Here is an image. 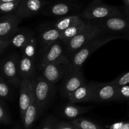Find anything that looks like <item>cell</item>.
<instances>
[{
    "instance_id": "6da1fadb",
    "label": "cell",
    "mask_w": 129,
    "mask_h": 129,
    "mask_svg": "<svg viewBox=\"0 0 129 129\" xmlns=\"http://www.w3.org/2000/svg\"><path fill=\"white\" fill-rule=\"evenodd\" d=\"M122 36L116 34H102L94 38L83 45L79 50L71 55L69 58L73 69H81L84 62L94 52L103 45L111 40L120 39Z\"/></svg>"
},
{
    "instance_id": "7a4b0ae2",
    "label": "cell",
    "mask_w": 129,
    "mask_h": 129,
    "mask_svg": "<svg viewBox=\"0 0 129 129\" xmlns=\"http://www.w3.org/2000/svg\"><path fill=\"white\" fill-rule=\"evenodd\" d=\"M104 34L105 33L94 20H89L83 31L64 44L66 51L73 55L91 40Z\"/></svg>"
},
{
    "instance_id": "3957f363",
    "label": "cell",
    "mask_w": 129,
    "mask_h": 129,
    "mask_svg": "<svg viewBox=\"0 0 129 129\" xmlns=\"http://www.w3.org/2000/svg\"><path fill=\"white\" fill-rule=\"evenodd\" d=\"M73 69L70 59L64 54L47 66L42 71V75L50 83L55 84L62 79Z\"/></svg>"
},
{
    "instance_id": "277c9868",
    "label": "cell",
    "mask_w": 129,
    "mask_h": 129,
    "mask_svg": "<svg viewBox=\"0 0 129 129\" xmlns=\"http://www.w3.org/2000/svg\"><path fill=\"white\" fill-rule=\"evenodd\" d=\"M22 19L14 13L3 15L0 18V54L10 45V40L18 28Z\"/></svg>"
},
{
    "instance_id": "5b68a950",
    "label": "cell",
    "mask_w": 129,
    "mask_h": 129,
    "mask_svg": "<svg viewBox=\"0 0 129 129\" xmlns=\"http://www.w3.org/2000/svg\"><path fill=\"white\" fill-rule=\"evenodd\" d=\"M54 84L42 75L34 78V94L41 113L44 112L54 95Z\"/></svg>"
},
{
    "instance_id": "8992f818",
    "label": "cell",
    "mask_w": 129,
    "mask_h": 129,
    "mask_svg": "<svg viewBox=\"0 0 129 129\" xmlns=\"http://www.w3.org/2000/svg\"><path fill=\"white\" fill-rule=\"evenodd\" d=\"M86 20H98L113 16H123L117 8L102 3L101 1H93L83 12Z\"/></svg>"
},
{
    "instance_id": "52a82bcc",
    "label": "cell",
    "mask_w": 129,
    "mask_h": 129,
    "mask_svg": "<svg viewBox=\"0 0 129 129\" xmlns=\"http://www.w3.org/2000/svg\"><path fill=\"white\" fill-rule=\"evenodd\" d=\"M19 58L16 55H9L1 65V76L13 88L20 87L22 80L18 73Z\"/></svg>"
},
{
    "instance_id": "ba28073f",
    "label": "cell",
    "mask_w": 129,
    "mask_h": 129,
    "mask_svg": "<svg viewBox=\"0 0 129 129\" xmlns=\"http://www.w3.org/2000/svg\"><path fill=\"white\" fill-rule=\"evenodd\" d=\"M105 33L119 34L129 33V17L113 16L102 20H94Z\"/></svg>"
},
{
    "instance_id": "9c48e42d",
    "label": "cell",
    "mask_w": 129,
    "mask_h": 129,
    "mask_svg": "<svg viewBox=\"0 0 129 129\" xmlns=\"http://www.w3.org/2000/svg\"><path fill=\"white\" fill-rule=\"evenodd\" d=\"M93 88V98L94 102H116L118 87L112 82L105 83H91Z\"/></svg>"
},
{
    "instance_id": "30bf717a",
    "label": "cell",
    "mask_w": 129,
    "mask_h": 129,
    "mask_svg": "<svg viewBox=\"0 0 129 129\" xmlns=\"http://www.w3.org/2000/svg\"><path fill=\"white\" fill-rule=\"evenodd\" d=\"M62 79L60 93L66 98L76 89L86 83L81 69H73Z\"/></svg>"
},
{
    "instance_id": "8fae6325",
    "label": "cell",
    "mask_w": 129,
    "mask_h": 129,
    "mask_svg": "<svg viewBox=\"0 0 129 129\" xmlns=\"http://www.w3.org/2000/svg\"><path fill=\"white\" fill-rule=\"evenodd\" d=\"M64 44L60 40L42 49L41 57L39 59V69L42 71L50 63L60 57L64 54Z\"/></svg>"
},
{
    "instance_id": "7c38bea8",
    "label": "cell",
    "mask_w": 129,
    "mask_h": 129,
    "mask_svg": "<svg viewBox=\"0 0 129 129\" xmlns=\"http://www.w3.org/2000/svg\"><path fill=\"white\" fill-rule=\"evenodd\" d=\"M34 94V79L22 80L20 86L19 107L20 116L23 119L26 109L31 103Z\"/></svg>"
},
{
    "instance_id": "4fadbf2b",
    "label": "cell",
    "mask_w": 129,
    "mask_h": 129,
    "mask_svg": "<svg viewBox=\"0 0 129 129\" xmlns=\"http://www.w3.org/2000/svg\"><path fill=\"white\" fill-rule=\"evenodd\" d=\"M45 5L44 0H21L14 14L21 19L30 17L39 13Z\"/></svg>"
},
{
    "instance_id": "5bb4252c",
    "label": "cell",
    "mask_w": 129,
    "mask_h": 129,
    "mask_svg": "<svg viewBox=\"0 0 129 129\" xmlns=\"http://www.w3.org/2000/svg\"><path fill=\"white\" fill-rule=\"evenodd\" d=\"M93 88L91 83H85L69 94L67 99L69 103H79L92 101Z\"/></svg>"
},
{
    "instance_id": "9a60e30c",
    "label": "cell",
    "mask_w": 129,
    "mask_h": 129,
    "mask_svg": "<svg viewBox=\"0 0 129 129\" xmlns=\"http://www.w3.org/2000/svg\"><path fill=\"white\" fill-rule=\"evenodd\" d=\"M61 31L55 28L52 26L42 29L39 34L38 40L39 42L42 49L47 47L53 43L60 39Z\"/></svg>"
},
{
    "instance_id": "2e32d148",
    "label": "cell",
    "mask_w": 129,
    "mask_h": 129,
    "mask_svg": "<svg viewBox=\"0 0 129 129\" xmlns=\"http://www.w3.org/2000/svg\"><path fill=\"white\" fill-rule=\"evenodd\" d=\"M33 59L22 55L19 59L18 73L21 80L34 79L35 67Z\"/></svg>"
},
{
    "instance_id": "e0dca14e",
    "label": "cell",
    "mask_w": 129,
    "mask_h": 129,
    "mask_svg": "<svg viewBox=\"0 0 129 129\" xmlns=\"http://www.w3.org/2000/svg\"><path fill=\"white\" fill-rule=\"evenodd\" d=\"M40 113H42L40 112L36 99H35V94H34L31 103L26 109L23 118L21 120L25 128L30 129L31 128L39 117V115H40Z\"/></svg>"
},
{
    "instance_id": "ac0fdd59",
    "label": "cell",
    "mask_w": 129,
    "mask_h": 129,
    "mask_svg": "<svg viewBox=\"0 0 129 129\" xmlns=\"http://www.w3.org/2000/svg\"><path fill=\"white\" fill-rule=\"evenodd\" d=\"M93 108V107H81L76 105L75 103H69L63 106L61 108V113L66 118L74 119Z\"/></svg>"
},
{
    "instance_id": "d6986e66",
    "label": "cell",
    "mask_w": 129,
    "mask_h": 129,
    "mask_svg": "<svg viewBox=\"0 0 129 129\" xmlns=\"http://www.w3.org/2000/svg\"><path fill=\"white\" fill-rule=\"evenodd\" d=\"M32 31L22 28H18L10 40V45L21 49L28 40Z\"/></svg>"
},
{
    "instance_id": "ffe728a7",
    "label": "cell",
    "mask_w": 129,
    "mask_h": 129,
    "mask_svg": "<svg viewBox=\"0 0 129 129\" xmlns=\"http://www.w3.org/2000/svg\"><path fill=\"white\" fill-rule=\"evenodd\" d=\"M83 22H84V21L79 16H76V15H70V16H64L59 19L55 21L51 26L57 29L60 31H62L73 25Z\"/></svg>"
},
{
    "instance_id": "44dd1931",
    "label": "cell",
    "mask_w": 129,
    "mask_h": 129,
    "mask_svg": "<svg viewBox=\"0 0 129 129\" xmlns=\"http://www.w3.org/2000/svg\"><path fill=\"white\" fill-rule=\"evenodd\" d=\"M71 5L66 3H59L50 5L47 10L45 15L50 16H60L68 15L74 10Z\"/></svg>"
},
{
    "instance_id": "7402d4cb",
    "label": "cell",
    "mask_w": 129,
    "mask_h": 129,
    "mask_svg": "<svg viewBox=\"0 0 129 129\" xmlns=\"http://www.w3.org/2000/svg\"><path fill=\"white\" fill-rule=\"evenodd\" d=\"M37 41L38 39L35 36V34L32 32L25 45L21 49L22 55H25V56L35 60V58L37 54Z\"/></svg>"
},
{
    "instance_id": "603a6c76",
    "label": "cell",
    "mask_w": 129,
    "mask_h": 129,
    "mask_svg": "<svg viewBox=\"0 0 129 129\" xmlns=\"http://www.w3.org/2000/svg\"><path fill=\"white\" fill-rule=\"evenodd\" d=\"M86 25L87 22L84 21V22L73 25V26L66 29L64 31H61L60 40H61L63 44H65L69 40H71L72 38L75 37L81 31H83L86 26Z\"/></svg>"
},
{
    "instance_id": "cb8c5ba5",
    "label": "cell",
    "mask_w": 129,
    "mask_h": 129,
    "mask_svg": "<svg viewBox=\"0 0 129 129\" xmlns=\"http://www.w3.org/2000/svg\"><path fill=\"white\" fill-rule=\"evenodd\" d=\"M71 123L79 129H103L100 125L85 118H74Z\"/></svg>"
},
{
    "instance_id": "d4e9b609",
    "label": "cell",
    "mask_w": 129,
    "mask_h": 129,
    "mask_svg": "<svg viewBox=\"0 0 129 129\" xmlns=\"http://www.w3.org/2000/svg\"><path fill=\"white\" fill-rule=\"evenodd\" d=\"M0 122L3 125H10L12 123L10 112L5 101L1 99L0 100Z\"/></svg>"
},
{
    "instance_id": "484cf974",
    "label": "cell",
    "mask_w": 129,
    "mask_h": 129,
    "mask_svg": "<svg viewBox=\"0 0 129 129\" xmlns=\"http://www.w3.org/2000/svg\"><path fill=\"white\" fill-rule=\"evenodd\" d=\"M21 0L0 3V11L3 15L14 13L17 10Z\"/></svg>"
},
{
    "instance_id": "4316f807",
    "label": "cell",
    "mask_w": 129,
    "mask_h": 129,
    "mask_svg": "<svg viewBox=\"0 0 129 129\" xmlns=\"http://www.w3.org/2000/svg\"><path fill=\"white\" fill-rule=\"evenodd\" d=\"M11 86L6 80L0 76V97L3 100H8L11 96Z\"/></svg>"
},
{
    "instance_id": "83f0119b",
    "label": "cell",
    "mask_w": 129,
    "mask_h": 129,
    "mask_svg": "<svg viewBox=\"0 0 129 129\" xmlns=\"http://www.w3.org/2000/svg\"><path fill=\"white\" fill-rule=\"evenodd\" d=\"M129 100V85L121 86L118 87L116 102H123Z\"/></svg>"
},
{
    "instance_id": "f1b7e54d",
    "label": "cell",
    "mask_w": 129,
    "mask_h": 129,
    "mask_svg": "<svg viewBox=\"0 0 129 129\" xmlns=\"http://www.w3.org/2000/svg\"><path fill=\"white\" fill-rule=\"evenodd\" d=\"M112 82L114 85L117 87L121 86L123 85H126V84H129V72L124 73L123 74H121L120 76L115 79L114 80L112 81Z\"/></svg>"
},
{
    "instance_id": "f546056e",
    "label": "cell",
    "mask_w": 129,
    "mask_h": 129,
    "mask_svg": "<svg viewBox=\"0 0 129 129\" xmlns=\"http://www.w3.org/2000/svg\"><path fill=\"white\" fill-rule=\"evenodd\" d=\"M57 120L53 117H49L44 122L41 129H54Z\"/></svg>"
},
{
    "instance_id": "4dcf8cb0",
    "label": "cell",
    "mask_w": 129,
    "mask_h": 129,
    "mask_svg": "<svg viewBox=\"0 0 129 129\" xmlns=\"http://www.w3.org/2000/svg\"><path fill=\"white\" fill-rule=\"evenodd\" d=\"M54 129H79L71 123L65 122H57Z\"/></svg>"
},
{
    "instance_id": "1f68e13d",
    "label": "cell",
    "mask_w": 129,
    "mask_h": 129,
    "mask_svg": "<svg viewBox=\"0 0 129 129\" xmlns=\"http://www.w3.org/2000/svg\"><path fill=\"white\" fill-rule=\"evenodd\" d=\"M125 123L124 122H118L108 126V129H120Z\"/></svg>"
},
{
    "instance_id": "d6a6232c",
    "label": "cell",
    "mask_w": 129,
    "mask_h": 129,
    "mask_svg": "<svg viewBox=\"0 0 129 129\" xmlns=\"http://www.w3.org/2000/svg\"><path fill=\"white\" fill-rule=\"evenodd\" d=\"M120 129H129V122H125L123 125L122 126Z\"/></svg>"
},
{
    "instance_id": "836d02e7",
    "label": "cell",
    "mask_w": 129,
    "mask_h": 129,
    "mask_svg": "<svg viewBox=\"0 0 129 129\" xmlns=\"http://www.w3.org/2000/svg\"><path fill=\"white\" fill-rule=\"evenodd\" d=\"M125 12L126 15L129 17V6H127L126 5V7L125 8Z\"/></svg>"
},
{
    "instance_id": "e575fe53",
    "label": "cell",
    "mask_w": 129,
    "mask_h": 129,
    "mask_svg": "<svg viewBox=\"0 0 129 129\" xmlns=\"http://www.w3.org/2000/svg\"><path fill=\"white\" fill-rule=\"evenodd\" d=\"M122 38H123V39H125V40H128V41H129V33H128V34H125L123 36H122Z\"/></svg>"
},
{
    "instance_id": "d590c367",
    "label": "cell",
    "mask_w": 129,
    "mask_h": 129,
    "mask_svg": "<svg viewBox=\"0 0 129 129\" xmlns=\"http://www.w3.org/2000/svg\"><path fill=\"white\" fill-rule=\"evenodd\" d=\"M17 1V0H0V3L10 2V1Z\"/></svg>"
},
{
    "instance_id": "8d00e7d4",
    "label": "cell",
    "mask_w": 129,
    "mask_h": 129,
    "mask_svg": "<svg viewBox=\"0 0 129 129\" xmlns=\"http://www.w3.org/2000/svg\"><path fill=\"white\" fill-rule=\"evenodd\" d=\"M122 1H123L125 5H127V6H129V0H122Z\"/></svg>"
},
{
    "instance_id": "74e56055",
    "label": "cell",
    "mask_w": 129,
    "mask_h": 129,
    "mask_svg": "<svg viewBox=\"0 0 129 129\" xmlns=\"http://www.w3.org/2000/svg\"><path fill=\"white\" fill-rule=\"evenodd\" d=\"M13 129H20V128H19L18 127H15V128H14Z\"/></svg>"
},
{
    "instance_id": "f35d334b",
    "label": "cell",
    "mask_w": 129,
    "mask_h": 129,
    "mask_svg": "<svg viewBox=\"0 0 129 129\" xmlns=\"http://www.w3.org/2000/svg\"><path fill=\"white\" fill-rule=\"evenodd\" d=\"M93 1H101V0H93Z\"/></svg>"
}]
</instances>
